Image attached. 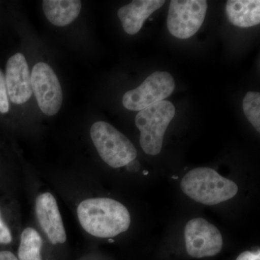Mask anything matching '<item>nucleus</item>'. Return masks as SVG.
<instances>
[{"mask_svg":"<svg viewBox=\"0 0 260 260\" xmlns=\"http://www.w3.org/2000/svg\"><path fill=\"white\" fill-rule=\"evenodd\" d=\"M78 216L85 232L95 237L112 238L129 229L131 218L124 205L110 198L81 202Z\"/></svg>","mask_w":260,"mask_h":260,"instance_id":"obj_1","label":"nucleus"},{"mask_svg":"<svg viewBox=\"0 0 260 260\" xmlns=\"http://www.w3.org/2000/svg\"><path fill=\"white\" fill-rule=\"evenodd\" d=\"M184 194L198 203L214 205L232 199L239 188L235 182L210 168L200 167L187 173L181 183Z\"/></svg>","mask_w":260,"mask_h":260,"instance_id":"obj_2","label":"nucleus"},{"mask_svg":"<svg viewBox=\"0 0 260 260\" xmlns=\"http://www.w3.org/2000/svg\"><path fill=\"white\" fill-rule=\"evenodd\" d=\"M175 114L174 104L165 100L137 114L135 124L140 131V146L145 153L156 155L160 153L164 135Z\"/></svg>","mask_w":260,"mask_h":260,"instance_id":"obj_3","label":"nucleus"},{"mask_svg":"<svg viewBox=\"0 0 260 260\" xmlns=\"http://www.w3.org/2000/svg\"><path fill=\"white\" fill-rule=\"evenodd\" d=\"M90 137L101 158L111 167H126L136 158L134 145L109 123H94L90 128Z\"/></svg>","mask_w":260,"mask_h":260,"instance_id":"obj_4","label":"nucleus"},{"mask_svg":"<svg viewBox=\"0 0 260 260\" xmlns=\"http://www.w3.org/2000/svg\"><path fill=\"white\" fill-rule=\"evenodd\" d=\"M175 81L167 72L152 73L141 85L124 94L122 104L130 111L140 112L153 104L165 101L175 89Z\"/></svg>","mask_w":260,"mask_h":260,"instance_id":"obj_5","label":"nucleus"},{"mask_svg":"<svg viewBox=\"0 0 260 260\" xmlns=\"http://www.w3.org/2000/svg\"><path fill=\"white\" fill-rule=\"evenodd\" d=\"M207 10L205 0H173L167 18L169 32L178 39L192 37L203 25Z\"/></svg>","mask_w":260,"mask_h":260,"instance_id":"obj_6","label":"nucleus"},{"mask_svg":"<svg viewBox=\"0 0 260 260\" xmlns=\"http://www.w3.org/2000/svg\"><path fill=\"white\" fill-rule=\"evenodd\" d=\"M32 93L42 112L54 116L60 110L62 90L57 76L49 64L39 62L34 65L30 75Z\"/></svg>","mask_w":260,"mask_h":260,"instance_id":"obj_7","label":"nucleus"},{"mask_svg":"<svg viewBox=\"0 0 260 260\" xmlns=\"http://www.w3.org/2000/svg\"><path fill=\"white\" fill-rule=\"evenodd\" d=\"M186 249L194 258L217 255L223 247L220 231L204 218L191 219L184 230Z\"/></svg>","mask_w":260,"mask_h":260,"instance_id":"obj_8","label":"nucleus"},{"mask_svg":"<svg viewBox=\"0 0 260 260\" xmlns=\"http://www.w3.org/2000/svg\"><path fill=\"white\" fill-rule=\"evenodd\" d=\"M5 83L8 96L14 104H23L31 97L30 71L26 59L21 53H17L8 59Z\"/></svg>","mask_w":260,"mask_h":260,"instance_id":"obj_9","label":"nucleus"},{"mask_svg":"<svg viewBox=\"0 0 260 260\" xmlns=\"http://www.w3.org/2000/svg\"><path fill=\"white\" fill-rule=\"evenodd\" d=\"M38 220L53 244H64L66 232L59 213L57 202L51 193L39 195L36 203Z\"/></svg>","mask_w":260,"mask_h":260,"instance_id":"obj_10","label":"nucleus"},{"mask_svg":"<svg viewBox=\"0 0 260 260\" xmlns=\"http://www.w3.org/2000/svg\"><path fill=\"white\" fill-rule=\"evenodd\" d=\"M164 3V0H135L121 8L118 11V17L126 34H138L145 20Z\"/></svg>","mask_w":260,"mask_h":260,"instance_id":"obj_11","label":"nucleus"},{"mask_svg":"<svg viewBox=\"0 0 260 260\" xmlns=\"http://www.w3.org/2000/svg\"><path fill=\"white\" fill-rule=\"evenodd\" d=\"M229 21L240 28H249L260 23L259 0H229L226 3Z\"/></svg>","mask_w":260,"mask_h":260,"instance_id":"obj_12","label":"nucleus"},{"mask_svg":"<svg viewBox=\"0 0 260 260\" xmlns=\"http://www.w3.org/2000/svg\"><path fill=\"white\" fill-rule=\"evenodd\" d=\"M43 11L46 18L56 26H65L78 18L81 10L79 0H44Z\"/></svg>","mask_w":260,"mask_h":260,"instance_id":"obj_13","label":"nucleus"},{"mask_svg":"<svg viewBox=\"0 0 260 260\" xmlns=\"http://www.w3.org/2000/svg\"><path fill=\"white\" fill-rule=\"evenodd\" d=\"M43 240L39 233L32 228H27L20 238L18 248L19 260H42L41 250Z\"/></svg>","mask_w":260,"mask_h":260,"instance_id":"obj_14","label":"nucleus"},{"mask_svg":"<svg viewBox=\"0 0 260 260\" xmlns=\"http://www.w3.org/2000/svg\"><path fill=\"white\" fill-rule=\"evenodd\" d=\"M243 109L249 122L260 132V93L249 91L243 100Z\"/></svg>","mask_w":260,"mask_h":260,"instance_id":"obj_15","label":"nucleus"},{"mask_svg":"<svg viewBox=\"0 0 260 260\" xmlns=\"http://www.w3.org/2000/svg\"><path fill=\"white\" fill-rule=\"evenodd\" d=\"M10 104L8 101V91H7L5 77L0 70V112L5 114L9 112Z\"/></svg>","mask_w":260,"mask_h":260,"instance_id":"obj_16","label":"nucleus"},{"mask_svg":"<svg viewBox=\"0 0 260 260\" xmlns=\"http://www.w3.org/2000/svg\"><path fill=\"white\" fill-rule=\"evenodd\" d=\"M12 234L9 228L3 221L0 213V244H8L12 242Z\"/></svg>","mask_w":260,"mask_h":260,"instance_id":"obj_17","label":"nucleus"},{"mask_svg":"<svg viewBox=\"0 0 260 260\" xmlns=\"http://www.w3.org/2000/svg\"><path fill=\"white\" fill-rule=\"evenodd\" d=\"M236 260H260L259 250L252 252V251H244L239 254Z\"/></svg>","mask_w":260,"mask_h":260,"instance_id":"obj_18","label":"nucleus"},{"mask_svg":"<svg viewBox=\"0 0 260 260\" xmlns=\"http://www.w3.org/2000/svg\"><path fill=\"white\" fill-rule=\"evenodd\" d=\"M0 260H19L13 253L8 251H0Z\"/></svg>","mask_w":260,"mask_h":260,"instance_id":"obj_19","label":"nucleus"},{"mask_svg":"<svg viewBox=\"0 0 260 260\" xmlns=\"http://www.w3.org/2000/svg\"><path fill=\"white\" fill-rule=\"evenodd\" d=\"M126 167L128 170L137 172L140 169V164L137 160H134L130 162L129 164H127Z\"/></svg>","mask_w":260,"mask_h":260,"instance_id":"obj_20","label":"nucleus"},{"mask_svg":"<svg viewBox=\"0 0 260 260\" xmlns=\"http://www.w3.org/2000/svg\"><path fill=\"white\" fill-rule=\"evenodd\" d=\"M148 174V172H146V171H145L144 174H145V175H146V174Z\"/></svg>","mask_w":260,"mask_h":260,"instance_id":"obj_21","label":"nucleus"}]
</instances>
